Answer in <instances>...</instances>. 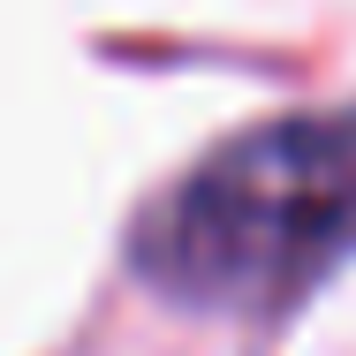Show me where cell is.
Instances as JSON below:
<instances>
[{
    "label": "cell",
    "mask_w": 356,
    "mask_h": 356,
    "mask_svg": "<svg viewBox=\"0 0 356 356\" xmlns=\"http://www.w3.org/2000/svg\"><path fill=\"white\" fill-rule=\"evenodd\" d=\"M356 250V106L205 152L137 227V266L205 311H281Z\"/></svg>",
    "instance_id": "1"
}]
</instances>
